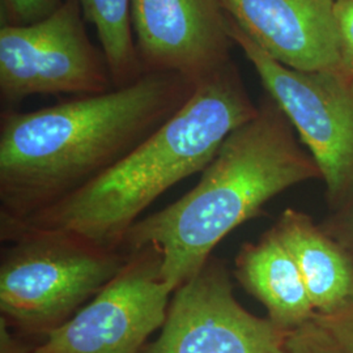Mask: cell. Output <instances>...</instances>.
I'll list each match as a JSON object with an SVG mask.
<instances>
[{"label": "cell", "instance_id": "obj_8", "mask_svg": "<svg viewBox=\"0 0 353 353\" xmlns=\"http://www.w3.org/2000/svg\"><path fill=\"white\" fill-rule=\"evenodd\" d=\"M287 336L241 306L227 265L212 255L173 293L159 338L141 353H288Z\"/></svg>", "mask_w": 353, "mask_h": 353}, {"label": "cell", "instance_id": "obj_17", "mask_svg": "<svg viewBox=\"0 0 353 353\" xmlns=\"http://www.w3.org/2000/svg\"><path fill=\"white\" fill-rule=\"evenodd\" d=\"M334 11L341 41V67L353 74V0H335Z\"/></svg>", "mask_w": 353, "mask_h": 353}, {"label": "cell", "instance_id": "obj_6", "mask_svg": "<svg viewBox=\"0 0 353 353\" xmlns=\"http://www.w3.org/2000/svg\"><path fill=\"white\" fill-rule=\"evenodd\" d=\"M77 0L42 21L0 28V99L12 109L32 96L100 94L114 88L101 48L89 38Z\"/></svg>", "mask_w": 353, "mask_h": 353}, {"label": "cell", "instance_id": "obj_4", "mask_svg": "<svg viewBox=\"0 0 353 353\" xmlns=\"http://www.w3.org/2000/svg\"><path fill=\"white\" fill-rule=\"evenodd\" d=\"M1 318L24 335L46 336L100 292L128 254L62 230L0 229Z\"/></svg>", "mask_w": 353, "mask_h": 353}, {"label": "cell", "instance_id": "obj_14", "mask_svg": "<svg viewBox=\"0 0 353 353\" xmlns=\"http://www.w3.org/2000/svg\"><path fill=\"white\" fill-rule=\"evenodd\" d=\"M64 0H0L1 26H24L45 20Z\"/></svg>", "mask_w": 353, "mask_h": 353}, {"label": "cell", "instance_id": "obj_13", "mask_svg": "<svg viewBox=\"0 0 353 353\" xmlns=\"http://www.w3.org/2000/svg\"><path fill=\"white\" fill-rule=\"evenodd\" d=\"M87 23L96 28L110 68L114 88L135 83L144 75L131 26V0H77Z\"/></svg>", "mask_w": 353, "mask_h": 353}, {"label": "cell", "instance_id": "obj_10", "mask_svg": "<svg viewBox=\"0 0 353 353\" xmlns=\"http://www.w3.org/2000/svg\"><path fill=\"white\" fill-rule=\"evenodd\" d=\"M252 41L299 71L341 68L335 0H221Z\"/></svg>", "mask_w": 353, "mask_h": 353}, {"label": "cell", "instance_id": "obj_19", "mask_svg": "<svg viewBox=\"0 0 353 353\" xmlns=\"http://www.w3.org/2000/svg\"><path fill=\"white\" fill-rule=\"evenodd\" d=\"M343 230H344L345 239L353 245V199L350 208H348V212L345 214V217H344Z\"/></svg>", "mask_w": 353, "mask_h": 353}, {"label": "cell", "instance_id": "obj_16", "mask_svg": "<svg viewBox=\"0 0 353 353\" xmlns=\"http://www.w3.org/2000/svg\"><path fill=\"white\" fill-rule=\"evenodd\" d=\"M314 321L344 353H353V303L328 316H316Z\"/></svg>", "mask_w": 353, "mask_h": 353}, {"label": "cell", "instance_id": "obj_1", "mask_svg": "<svg viewBox=\"0 0 353 353\" xmlns=\"http://www.w3.org/2000/svg\"><path fill=\"white\" fill-rule=\"evenodd\" d=\"M196 84L147 72L132 84L0 122V225L21 223L121 163L189 101Z\"/></svg>", "mask_w": 353, "mask_h": 353}, {"label": "cell", "instance_id": "obj_18", "mask_svg": "<svg viewBox=\"0 0 353 353\" xmlns=\"http://www.w3.org/2000/svg\"><path fill=\"white\" fill-rule=\"evenodd\" d=\"M0 353H30L33 348H29L10 331V325L0 318Z\"/></svg>", "mask_w": 353, "mask_h": 353}, {"label": "cell", "instance_id": "obj_5", "mask_svg": "<svg viewBox=\"0 0 353 353\" xmlns=\"http://www.w3.org/2000/svg\"><path fill=\"white\" fill-rule=\"evenodd\" d=\"M228 14V13H227ZM234 43L250 61L310 151L334 201L353 192V74L347 70L299 71L272 59L228 14Z\"/></svg>", "mask_w": 353, "mask_h": 353}, {"label": "cell", "instance_id": "obj_12", "mask_svg": "<svg viewBox=\"0 0 353 353\" xmlns=\"http://www.w3.org/2000/svg\"><path fill=\"white\" fill-rule=\"evenodd\" d=\"M274 230L299 265L316 316L353 303V261L338 243L294 210H285Z\"/></svg>", "mask_w": 353, "mask_h": 353}, {"label": "cell", "instance_id": "obj_9", "mask_svg": "<svg viewBox=\"0 0 353 353\" xmlns=\"http://www.w3.org/2000/svg\"><path fill=\"white\" fill-rule=\"evenodd\" d=\"M144 72H174L195 84L227 65L236 45L221 0H131Z\"/></svg>", "mask_w": 353, "mask_h": 353}, {"label": "cell", "instance_id": "obj_11", "mask_svg": "<svg viewBox=\"0 0 353 353\" xmlns=\"http://www.w3.org/2000/svg\"><path fill=\"white\" fill-rule=\"evenodd\" d=\"M236 278L263 303L268 318L288 332L316 316L300 268L274 228L256 243L241 249Z\"/></svg>", "mask_w": 353, "mask_h": 353}, {"label": "cell", "instance_id": "obj_15", "mask_svg": "<svg viewBox=\"0 0 353 353\" xmlns=\"http://www.w3.org/2000/svg\"><path fill=\"white\" fill-rule=\"evenodd\" d=\"M288 353H344L332 338L321 327L314 318L288 332Z\"/></svg>", "mask_w": 353, "mask_h": 353}, {"label": "cell", "instance_id": "obj_3", "mask_svg": "<svg viewBox=\"0 0 353 353\" xmlns=\"http://www.w3.org/2000/svg\"><path fill=\"white\" fill-rule=\"evenodd\" d=\"M318 176L316 161L299 145L288 118L268 96L256 115L224 140L199 182L161 211L141 217L122 249L156 245L163 252V278L176 292L223 239L265 203Z\"/></svg>", "mask_w": 353, "mask_h": 353}, {"label": "cell", "instance_id": "obj_7", "mask_svg": "<svg viewBox=\"0 0 353 353\" xmlns=\"http://www.w3.org/2000/svg\"><path fill=\"white\" fill-rule=\"evenodd\" d=\"M126 263L75 316L30 353H141L163 327L173 290L156 245L126 252Z\"/></svg>", "mask_w": 353, "mask_h": 353}, {"label": "cell", "instance_id": "obj_2", "mask_svg": "<svg viewBox=\"0 0 353 353\" xmlns=\"http://www.w3.org/2000/svg\"><path fill=\"white\" fill-rule=\"evenodd\" d=\"M256 113L258 105L230 61L196 83L189 101L105 174L39 214L0 229L62 230L123 250L128 230L152 203L203 172L224 140Z\"/></svg>", "mask_w": 353, "mask_h": 353}]
</instances>
